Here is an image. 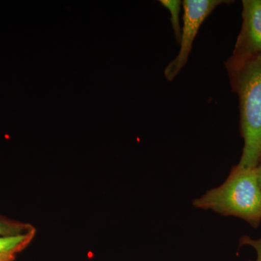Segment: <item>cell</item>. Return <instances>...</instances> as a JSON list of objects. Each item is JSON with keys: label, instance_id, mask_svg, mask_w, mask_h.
<instances>
[{"label": "cell", "instance_id": "1", "mask_svg": "<svg viewBox=\"0 0 261 261\" xmlns=\"http://www.w3.org/2000/svg\"><path fill=\"white\" fill-rule=\"evenodd\" d=\"M226 68L240 101L243 153L237 166L255 168L261 163V56Z\"/></svg>", "mask_w": 261, "mask_h": 261}, {"label": "cell", "instance_id": "2", "mask_svg": "<svg viewBox=\"0 0 261 261\" xmlns=\"http://www.w3.org/2000/svg\"><path fill=\"white\" fill-rule=\"evenodd\" d=\"M194 207L235 216L257 227L261 221V187L257 168L231 169L226 181L192 202Z\"/></svg>", "mask_w": 261, "mask_h": 261}, {"label": "cell", "instance_id": "3", "mask_svg": "<svg viewBox=\"0 0 261 261\" xmlns=\"http://www.w3.org/2000/svg\"><path fill=\"white\" fill-rule=\"evenodd\" d=\"M231 3L222 0H185L183 7V27L180 38V49L176 58L168 63L164 75L168 82H172L188 61L192 45L201 25L218 6Z\"/></svg>", "mask_w": 261, "mask_h": 261}, {"label": "cell", "instance_id": "4", "mask_svg": "<svg viewBox=\"0 0 261 261\" xmlns=\"http://www.w3.org/2000/svg\"><path fill=\"white\" fill-rule=\"evenodd\" d=\"M261 56V0H243V24L232 56L226 63H240Z\"/></svg>", "mask_w": 261, "mask_h": 261}, {"label": "cell", "instance_id": "5", "mask_svg": "<svg viewBox=\"0 0 261 261\" xmlns=\"http://www.w3.org/2000/svg\"><path fill=\"white\" fill-rule=\"evenodd\" d=\"M32 237L31 233L0 237V255H15L28 245Z\"/></svg>", "mask_w": 261, "mask_h": 261}, {"label": "cell", "instance_id": "6", "mask_svg": "<svg viewBox=\"0 0 261 261\" xmlns=\"http://www.w3.org/2000/svg\"><path fill=\"white\" fill-rule=\"evenodd\" d=\"M162 6L169 11L171 14V27L174 34L175 38L178 43L181 38V29L180 25V12L181 10L182 2L179 0H161Z\"/></svg>", "mask_w": 261, "mask_h": 261}, {"label": "cell", "instance_id": "7", "mask_svg": "<svg viewBox=\"0 0 261 261\" xmlns=\"http://www.w3.org/2000/svg\"><path fill=\"white\" fill-rule=\"evenodd\" d=\"M242 245H250L255 249L257 253V258L255 261H261V238L258 240H252L249 237H243L240 240Z\"/></svg>", "mask_w": 261, "mask_h": 261}, {"label": "cell", "instance_id": "8", "mask_svg": "<svg viewBox=\"0 0 261 261\" xmlns=\"http://www.w3.org/2000/svg\"><path fill=\"white\" fill-rule=\"evenodd\" d=\"M10 228L4 223L0 222V235H4L9 232Z\"/></svg>", "mask_w": 261, "mask_h": 261}, {"label": "cell", "instance_id": "9", "mask_svg": "<svg viewBox=\"0 0 261 261\" xmlns=\"http://www.w3.org/2000/svg\"><path fill=\"white\" fill-rule=\"evenodd\" d=\"M14 255H0V261H13Z\"/></svg>", "mask_w": 261, "mask_h": 261}, {"label": "cell", "instance_id": "10", "mask_svg": "<svg viewBox=\"0 0 261 261\" xmlns=\"http://www.w3.org/2000/svg\"><path fill=\"white\" fill-rule=\"evenodd\" d=\"M257 173H258L259 182H260V185L261 187V163L257 167Z\"/></svg>", "mask_w": 261, "mask_h": 261}]
</instances>
